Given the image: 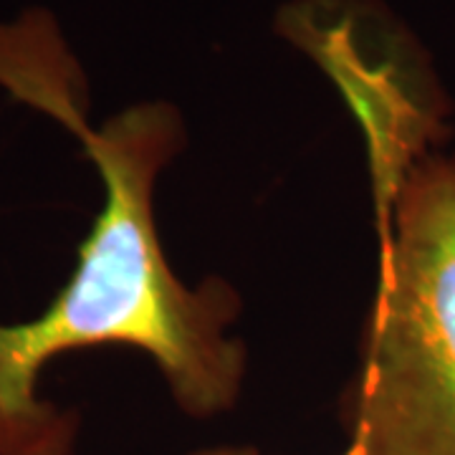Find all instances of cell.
<instances>
[{"mask_svg": "<svg viewBox=\"0 0 455 455\" xmlns=\"http://www.w3.org/2000/svg\"><path fill=\"white\" fill-rule=\"evenodd\" d=\"M379 281L347 400L367 455H455V157L377 185Z\"/></svg>", "mask_w": 455, "mask_h": 455, "instance_id": "obj_2", "label": "cell"}, {"mask_svg": "<svg viewBox=\"0 0 455 455\" xmlns=\"http://www.w3.org/2000/svg\"><path fill=\"white\" fill-rule=\"evenodd\" d=\"M193 455H260L256 448H241V445H223V448H211V451H197Z\"/></svg>", "mask_w": 455, "mask_h": 455, "instance_id": "obj_3", "label": "cell"}, {"mask_svg": "<svg viewBox=\"0 0 455 455\" xmlns=\"http://www.w3.org/2000/svg\"><path fill=\"white\" fill-rule=\"evenodd\" d=\"M79 84L51 18L28 13L0 26V86L74 132L107 193L64 291L38 319L0 324V455L74 453L76 415L38 397L46 362L71 349H145L193 418L230 410L243 385V344L226 337L241 296L220 278L185 286L155 230L152 190L182 147L180 114L160 101L140 104L92 130Z\"/></svg>", "mask_w": 455, "mask_h": 455, "instance_id": "obj_1", "label": "cell"}, {"mask_svg": "<svg viewBox=\"0 0 455 455\" xmlns=\"http://www.w3.org/2000/svg\"><path fill=\"white\" fill-rule=\"evenodd\" d=\"M344 455H367V453H364V448L359 445L357 440H349V448L344 451Z\"/></svg>", "mask_w": 455, "mask_h": 455, "instance_id": "obj_4", "label": "cell"}]
</instances>
